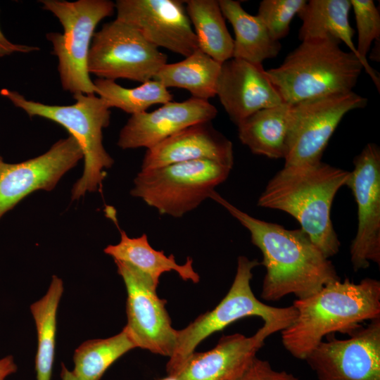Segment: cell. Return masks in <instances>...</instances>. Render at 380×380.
<instances>
[{"label": "cell", "instance_id": "obj_1", "mask_svg": "<svg viewBox=\"0 0 380 380\" xmlns=\"http://www.w3.org/2000/svg\"><path fill=\"white\" fill-rule=\"evenodd\" d=\"M210 198L222 205L250 233L262 254L266 273L261 297L277 301L293 294L307 298L325 285L341 279L331 262L301 229H287L257 219L239 209L216 191Z\"/></svg>", "mask_w": 380, "mask_h": 380}, {"label": "cell", "instance_id": "obj_12", "mask_svg": "<svg viewBox=\"0 0 380 380\" xmlns=\"http://www.w3.org/2000/svg\"><path fill=\"white\" fill-rule=\"evenodd\" d=\"M348 334L327 336L305 358L318 380H380V318Z\"/></svg>", "mask_w": 380, "mask_h": 380}, {"label": "cell", "instance_id": "obj_13", "mask_svg": "<svg viewBox=\"0 0 380 380\" xmlns=\"http://www.w3.org/2000/svg\"><path fill=\"white\" fill-rule=\"evenodd\" d=\"M346 186L357 205V229L350 247L354 271L380 265V149L367 144L353 160Z\"/></svg>", "mask_w": 380, "mask_h": 380}, {"label": "cell", "instance_id": "obj_25", "mask_svg": "<svg viewBox=\"0 0 380 380\" xmlns=\"http://www.w3.org/2000/svg\"><path fill=\"white\" fill-rule=\"evenodd\" d=\"M198 49L220 63L233 58L234 39L226 26L218 1H184Z\"/></svg>", "mask_w": 380, "mask_h": 380}, {"label": "cell", "instance_id": "obj_18", "mask_svg": "<svg viewBox=\"0 0 380 380\" xmlns=\"http://www.w3.org/2000/svg\"><path fill=\"white\" fill-rule=\"evenodd\" d=\"M198 160L233 166L232 143L211 122L191 125L146 149L141 170Z\"/></svg>", "mask_w": 380, "mask_h": 380}, {"label": "cell", "instance_id": "obj_11", "mask_svg": "<svg viewBox=\"0 0 380 380\" xmlns=\"http://www.w3.org/2000/svg\"><path fill=\"white\" fill-rule=\"evenodd\" d=\"M114 262L127 290L125 328L137 348L170 357L176 347L177 330L172 327L166 300L157 295L158 286L132 265Z\"/></svg>", "mask_w": 380, "mask_h": 380}, {"label": "cell", "instance_id": "obj_34", "mask_svg": "<svg viewBox=\"0 0 380 380\" xmlns=\"http://www.w3.org/2000/svg\"><path fill=\"white\" fill-rule=\"evenodd\" d=\"M61 376L62 380H79L72 371H70L63 364L61 365Z\"/></svg>", "mask_w": 380, "mask_h": 380}, {"label": "cell", "instance_id": "obj_5", "mask_svg": "<svg viewBox=\"0 0 380 380\" xmlns=\"http://www.w3.org/2000/svg\"><path fill=\"white\" fill-rule=\"evenodd\" d=\"M260 263L239 256L234 281L224 298L212 310L198 316L177 332V343L167 363L168 375H175L198 345L211 334L246 317L262 318L263 325L255 332L265 343L270 335L289 327L297 317L293 306L277 308L260 301L254 295L251 280L252 270Z\"/></svg>", "mask_w": 380, "mask_h": 380}, {"label": "cell", "instance_id": "obj_23", "mask_svg": "<svg viewBox=\"0 0 380 380\" xmlns=\"http://www.w3.org/2000/svg\"><path fill=\"white\" fill-rule=\"evenodd\" d=\"M350 10V0L307 1L298 15L302 21L298 39L302 42L330 36L343 42L360 60L349 22Z\"/></svg>", "mask_w": 380, "mask_h": 380}, {"label": "cell", "instance_id": "obj_2", "mask_svg": "<svg viewBox=\"0 0 380 380\" xmlns=\"http://www.w3.org/2000/svg\"><path fill=\"white\" fill-rule=\"evenodd\" d=\"M293 322L281 331L285 349L299 360L335 332L349 334L365 320L380 318V281L365 278L355 284L346 279L331 282L315 293L296 299Z\"/></svg>", "mask_w": 380, "mask_h": 380}, {"label": "cell", "instance_id": "obj_14", "mask_svg": "<svg viewBox=\"0 0 380 380\" xmlns=\"http://www.w3.org/2000/svg\"><path fill=\"white\" fill-rule=\"evenodd\" d=\"M116 19L157 48L187 57L198 49L185 4L179 0H118Z\"/></svg>", "mask_w": 380, "mask_h": 380}, {"label": "cell", "instance_id": "obj_30", "mask_svg": "<svg viewBox=\"0 0 380 380\" xmlns=\"http://www.w3.org/2000/svg\"><path fill=\"white\" fill-rule=\"evenodd\" d=\"M306 2L305 0H263L259 4L257 16L272 38L280 41L288 35L292 20Z\"/></svg>", "mask_w": 380, "mask_h": 380}, {"label": "cell", "instance_id": "obj_15", "mask_svg": "<svg viewBox=\"0 0 380 380\" xmlns=\"http://www.w3.org/2000/svg\"><path fill=\"white\" fill-rule=\"evenodd\" d=\"M83 158L80 146L70 135L39 156L19 163H4L0 169V219L30 193L52 190Z\"/></svg>", "mask_w": 380, "mask_h": 380}, {"label": "cell", "instance_id": "obj_22", "mask_svg": "<svg viewBox=\"0 0 380 380\" xmlns=\"http://www.w3.org/2000/svg\"><path fill=\"white\" fill-rule=\"evenodd\" d=\"M291 104L261 109L238 125L241 142L256 155L284 158Z\"/></svg>", "mask_w": 380, "mask_h": 380}, {"label": "cell", "instance_id": "obj_20", "mask_svg": "<svg viewBox=\"0 0 380 380\" xmlns=\"http://www.w3.org/2000/svg\"><path fill=\"white\" fill-rule=\"evenodd\" d=\"M120 241L115 245H108L104 253L114 260L126 262L148 276L157 286L160 277L165 272L175 271L184 281L198 283L199 274L194 270L193 259L186 258V262L179 265L171 254L165 255L163 251L155 250L149 244L146 234L131 238L120 230Z\"/></svg>", "mask_w": 380, "mask_h": 380}, {"label": "cell", "instance_id": "obj_7", "mask_svg": "<svg viewBox=\"0 0 380 380\" xmlns=\"http://www.w3.org/2000/svg\"><path fill=\"white\" fill-rule=\"evenodd\" d=\"M39 1L42 8L53 13L63 28V34H46L53 54L58 58L63 89L73 94H95V86L87 70L88 54L96 25L113 14L115 3L109 0Z\"/></svg>", "mask_w": 380, "mask_h": 380}, {"label": "cell", "instance_id": "obj_33", "mask_svg": "<svg viewBox=\"0 0 380 380\" xmlns=\"http://www.w3.org/2000/svg\"><path fill=\"white\" fill-rule=\"evenodd\" d=\"M17 365L12 355L0 359V380H5L9 375L17 371Z\"/></svg>", "mask_w": 380, "mask_h": 380}, {"label": "cell", "instance_id": "obj_3", "mask_svg": "<svg viewBox=\"0 0 380 380\" xmlns=\"http://www.w3.org/2000/svg\"><path fill=\"white\" fill-rule=\"evenodd\" d=\"M349 175V171L322 161L284 166L268 182L258 205L291 215L329 258L338 253L341 245L331 220V209L336 193L346 186Z\"/></svg>", "mask_w": 380, "mask_h": 380}, {"label": "cell", "instance_id": "obj_6", "mask_svg": "<svg viewBox=\"0 0 380 380\" xmlns=\"http://www.w3.org/2000/svg\"><path fill=\"white\" fill-rule=\"evenodd\" d=\"M0 94L30 118L42 117L62 125L78 142L83 152L84 167L82 176L72 188V200L80 198L87 191L101 189L105 170L111 167L114 160L103 145L102 131L110 124V110L100 97L95 94H75V103L58 106L28 100L8 89H2Z\"/></svg>", "mask_w": 380, "mask_h": 380}, {"label": "cell", "instance_id": "obj_24", "mask_svg": "<svg viewBox=\"0 0 380 380\" xmlns=\"http://www.w3.org/2000/svg\"><path fill=\"white\" fill-rule=\"evenodd\" d=\"M221 65L198 49L181 61L165 64L153 80L167 89H184L192 97L208 101L216 96Z\"/></svg>", "mask_w": 380, "mask_h": 380}, {"label": "cell", "instance_id": "obj_32", "mask_svg": "<svg viewBox=\"0 0 380 380\" xmlns=\"http://www.w3.org/2000/svg\"><path fill=\"white\" fill-rule=\"evenodd\" d=\"M39 50V47L15 44L7 39L0 28V58L15 53H27Z\"/></svg>", "mask_w": 380, "mask_h": 380}, {"label": "cell", "instance_id": "obj_17", "mask_svg": "<svg viewBox=\"0 0 380 380\" xmlns=\"http://www.w3.org/2000/svg\"><path fill=\"white\" fill-rule=\"evenodd\" d=\"M216 95L236 125L261 109L284 103L262 64L235 58L222 63Z\"/></svg>", "mask_w": 380, "mask_h": 380}, {"label": "cell", "instance_id": "obj_8", "mask_svg": "<svg viewBox=\"0 0 380 380\" xmlns=\"http://www.w3.org/2000/svg\"><path fill=\"white\" fill-rule=\"evenodd\" d=\"M232 167L210 160L141 170L130 194L159 214L180 218L210 198Z\"/></svg>", "mask_w": 380, "mask_h": 380}, {"label": "cell", "instance_id": "obj_27", "mask_svg": "<svg viewBox=\"0 0 380 380\" xmlns=\"http://www.w3.org/2000/svg\"><path fill=\"white\" fill-rule=\"evenodd\" d=\"M136 348L125 327L111 337L87 341L75 350L72 372L79 380H100L118 359Z\"/></svg>", "mask_w": 380, "mask_h": 380}, {"label": "cell", "instance_id": "obj_4", "mask_svg": "<svg viewBox=\"0 0 380 380\" xmlns=\"http://www.w3.org/2000/svg\"><path fill=\"white\" fill-rule=\"evenodd\" d=\"M340 44L330 36L302 41L279 66L265 70L284 103L353 91L363 66Z\"/></svg>", "mask_w": 380, "mask_h": 380}, {"label": "cell", "instance_id": "obj_16", "mask_svg": "<svg viewBox=\"0 0 380 380\" xmlns=\"http://www.w3.org/2000/svg\"><path fill=\"white\" fill-rule=\"evenodd\" d=\"M217 110L208 101L191 97L170 101L151 112L132 115L120 130L118 146L122 149L150 148L184 129L211 122Z\"/></svg>", "mask_w": 380, "mask_h": 380}, {"label": "cell", "instance_id": "obj_28", "mask_svg": "<svg viewBox=\"0 0 380 380\" xmlns=\"http://www.w3.org/2000/svg\"><path fill=\"white\" fill-rule=\"evenodd\" d=\"M95 94L109 108H118L135 115L146 111L155 104L172 101L173 96L160 82L151 80L134 88H125L113 80H95Z\"/></svg>", "mask_w": 380, "mask_h": 380}, {"label": "cell", "instance_id": "obj_31", "mask_svg": "<svg viewBox=\"0 0 380 380\" xmlns=\"http://www.w3.org/2000/svg\"><path fill=\"white\" fill-rule=\"evenodd\" d=\"M232 380H299L292 374L277 371L266 360L258 358L252 360L244 370Z\"/></svg>", "mask_w": 380, "mask_h": 380}, {"label": "cell", "instance_id": "obj_35", "mask_svg": "<svg viewBox=\"0 0 380 380\" xmlns=\"http://www.w3.org/2000/svg\"><path fill=\"white\" fill-rule=\"evenodd\" d=\"M159 380H179V379L174 375H167V376L160 379Z\"/></svg>", "mask_w": 380, "mask_h": 380}, {"label": "cell", "instance_id": "obj_29", "mask_svg": "<svg viewBox=\"0 0 380 380\" xmlns=\"http://www.w3.org/2000/svg\"><path fill=\"white\" fill-rule=\"evenodd\" d=\"M353 10L357 31L356 51L363 69L372 80L378 91L380 77L369 65L367 55L373 42L380 41V14L372 0H350Z\"/></svg>", "mask_w": 380, "mask_h": 380}, {"label": "cell", "instance_id": "obj_36", "mask_svg": "<svg viewBox=\"0 0 380 380\" xmlns=\"http://www.w3.org/2000/svg\"><path fill=\"white\" fill-rule=\"evenodd\" d=\"M4 163V160H3L2 157L0 156V169L1 168Z\"/></svg>", "mask_w": 380, "mask_h": 380}, {"label": "cell", "instance_id": "obj_9", "mask_svg": "<svg viewBox=\"0 0 380 380\" xmlns=\"http://www.w3.org/2000/svg\"><path fill=\"white\" fill-rule=\"evenodd\" d=\"M367 104V99L353 91L291 104L284 166L322 161L323 152L345 115Z\"/></svg>", "mask_w": 380, "mask_h": 380}, {"label": "cell", "instance_id": "obj_10", "mask_svg": "<svg viewBox=\"0 0 380 380\" xmlns=\"http://www.w3.org/2000/svg\"><path fill=\"white\" fill-rule=\"evenodd\" d=\"M167 57L134 28L117 19L95 32L87 70L99 78L128 79L144 83L153 80Z\"/></svg>", "mask_w": 380, "mask_h": 380}, {"label": "cell", "instance_id": "obj_19", "mask_svg": "<svg viewBox=\"0 0 380 380\" xmlns=\"http://www.w3.org/2000/svg\"><path fill=\"white\" fill-rule=\"evenodd\" d=\"M264 342L255 334L223 336L213 349L194 351L176 376L179 380H232L256 356Z\"/></svg>", "mask_w": 380, "mask_h": 380}, {"label": "cell", "instance_id": "obj_26", "mask_svg": "<svg viewBox=\"0 0 380 380\" xmlns=\"http://www.w3.org/2000/svg\"><path fill=\"white\" fill-rule=\"evenodd\" d=\"M63 292L61 279L53 275L46 294L30 305L37 335V380H51L55 357L56 316Z\"/></svg>", "mask_w": 380, "mask_h": 380}, {"label": "cell", "instance_id": "obj_21", "mask_svg": "<svg viewBox=\"0 0 380 380\" xmlns=\"http://www.w3.org/2000/svg\"><path fill=\"white\" fill-rule=\"evenodd\" d=\"M218 2L224 18L234 30L233 58L262 64L264 61L277 56L281 44L272 38L257 15L246 12L238 1Z\"/></svg>", "mask_w": 380, "mask_h": 380}]
</instances>
